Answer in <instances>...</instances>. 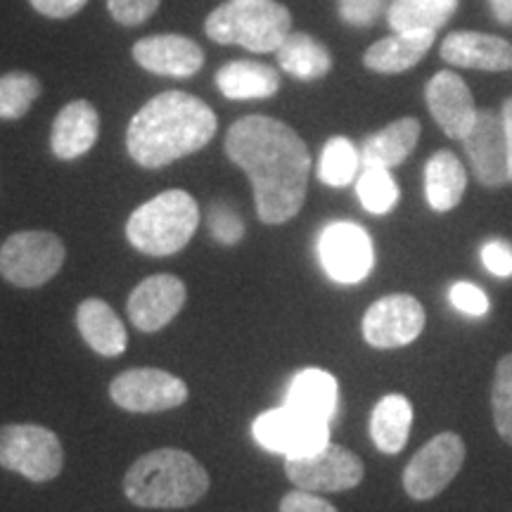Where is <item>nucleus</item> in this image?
I'll return each instance as SVG.
<instances>
[{
    "label": "nucleus",
    "mask_w": 512,
    "mask_h": 512,
    "mask_svg": "<svg viewBox=\"0 0 512 512\" xmlns=\"http://www.w3.org/2000/svg\"><path fill=\"white\" fill-rule=\"evenodd\" d=\"M188 290L176 275L162 273L145 278L128 297V318L143 332H157L181 313Z\"/></svg>",
    "instance_id": "obj_14"
},
{
    "label": "nucleus",
    "mask_w": 512,
    "mask_h": 512,
    "mask_svg": "<svg viewBox=\"0 0 512 512\" xmlns=\"http://www.w3.org/2000/svg\"><path fill=\"white\" fill-rule=\"evenodd\" d=\"M361 169V150L349 138L335 136L325 143L318 162V178L330 188L354 183Z\"/></svg>",
    "instance_id": "obj_29"
},
{
    "label": "nucleus",
    "mask_w": 512,
    "mask_h": 512,
    "mask_svg": "<svg viewBox=\"0 0 512 512\" xmlns=\"http://www.w3.org/2000/svg\"><path fill=\"white\" fill-rule=\"evenodd\" d=\"M491 406H494V422L498 434H501L505 444L512 446V354L498 361Z\"/></svg>",
    "instance_id": "obj_32"
},
{
    "label": "nucleus",
    "mask_w": 512,
    "mask_h": 512,
    "mask_svg": "<svg viewBox=\"0 0 512 512\" xmlns=\"http://www.w3.org/2000/svg\"><path fill=\"white\" fill-rule=\"evenodd\" d=\"M31 8L36 12H41L43 17L50 19H67L76 15V12L83 10V5L88 0H29Z\"/></svg>",
    "instance_id": "obj_39"
},
{
    "label": "nucleus",
    "mask_w": 512,
    "mask_h": 512,
    "mask_svg": "<svg viewBox=\"0 0 512 512\" xmlns=\"http://www.w3.org/2000/svg\"><path fill=\"white\" fill-rule=\"evenodd\" d=\"M162 0H107V10L124 27H140L155 15Z\"/></svg>",
    "instance_id": "obj_35"
},
{
    "label": "nucleus",
    "mask_w": 512,
    "mask_h": 512,
    "mask_svg": "<svg viewBox=\"0 0 512 512\" xmlns=\"http://www.w3.org/2000/svg\"><path fill=\"white\" fill-rule=\"evenodd\" d=\"M413 427V406L406 396L389 394L377 401L370 415V437L387 456H396L406 446Z\"/></svg>",
    "instance_id": "obj_26"
},
{
    "label": "nucleus",
    "mask_w": 512,
    "mask_h": 512,
    "mask_svg": "<svg viewBox=\"0 0 512 512\" xmlns=\"http://www.w3.org/2000/svg\"><path fill=\"white\" fill-rule=\"evenodd\" d=\"M200 226V207L185 190H166L140 204L126 223V238L138 252L171 256L188 245Z\"/></svg>",
    "instance_id": "obj_4"
},
{
    "label": "nucleus",
    "mask_w": 512,
    "mask_h": 512,
    "mask_svg": "<svg viewBox=\"0 0 512 512\" xmlns=\"http://www.w3.org/2000/svg\"><path fill=\"white\" fill-rule=\"evenodd\" d=\"M463 145L479 183L486 188H501L510 183L508 147H505L501 114L491 110L479 112L472 131L463 138Z\"/></svg>",
    "instance_id": "obj_15"
},
{
    "label": "nucleus",
    "mask_w": 512,
    "mask_h": 512,
    "mask_svg": "<svg viewBox=\"0 0 512 512\" xmlns=\"http://www.w3.org/2000/svg\"><path fill=\"white\" fill-rule=\"evenodd\" d=\"M491 10L501 24H512V0H489Z\"/></svg>",
    "instance_id": "obj_41"
},
{
    "label": "nucleus",
    "mask_w": 512,
    "mask_h": 512,
    "mask_svg": "<svg viewBox=\"0 0 512 512\" xmlns=\"http://www.w3.org/2000/svg\"><path fill=\"white\" fill-rule=\"evenodd\" d=\"M425 309L411 294H387L363 316V337L375 349H399L415 342L425 328Z\"/></svg>",
    "instance_id": "obj_13"
},
{
    "label": "nucleus",
    "mask_w": 512,
    "mask_h": 512,
    "mask_svg": "<svg viewBox=\"0 0 512 512\" xmlns=\"http://www.w3.org/2000/svg\"><path fill=\"white\" fill-rule=\"evenodd\" d=\"M209 491L204 465L178 448L145 453L124 477V494L138 508L178 510L202 501Z\"/></svg>",
    "instance_id": "obj_3"
},
{
    "label": "nucleus",
    "mask_w": 512,
    "mask_h": 512,
    "mask_svg": "<svg viewBox=\"0 0 512 512\" xmlns=\"http://www.w3.org/2000/svg\"><path fill=\"white\" fill-rule=\"evenodd\" d=\"M275 55H278L280 69L299 81H318L332 69L330 50L304 31H297V34L290 31Z\"/></svg>",
    "instance_id": "obj_27"
},
{
    "label": "nucleus",
    "mask_w": 512,
    "mask_h": 512,
    "mask_svg": "<svg viewBox=\"0 0 512 512\" xmlns=\"http://www.w3.org/2000/svg\"><path fill=\"white\" fill-rule=\"evenodd\" d=\"M467 188V171L460 159L448 150H439L425 166L427 204L439 214L456 209Z\"/></svg>",
    "instance_id": "obj_25"
},
{
    "label": "nucleus",
    "mask_w": 512,
    "mask_h": 512,
    "mask_svg": "<svg viewBox=\"0 0 512 512\" xmlns=\"http://www.w3.org/2000/svg\"><path fill=\"white\" fill-rule=\"evenodd\" d=\"M81 337L100 356H119L128 347V332L114 309L102 299H86L76 311Z\"/></svg>",
    "instance_id": "obj_21"
},
{
    "label": "nucleus",
    "mask_w": 512,
    "mask_h": 512,
    "mask_svg": "<svg viewBox=\"0 0 512 512\" xmlns=\"http://www.w3.org/2000/svg\"><path fill=\"white\" fill-rule=\"evenodd\" d=\"M226 155L252 181L261 221L280 226L302 211L311 155L294 128L261 114L242 117L228 128Z\"/></svg>",
    "instance_id": "obj_1"
},
{
    "label": "nucleus",
    "mask_w": 512,
    "mask_h": 512,
    "mask_svg": "<svg viewBox=\"0 0 512 512\" xmlns=\"http://www.w3.org/2000/svg\"><path fill=\"white\" fill-rule=\"evenodd\" d=\"M216 86L228 100H266L280 91V76L264 62H228L216 72Z\"/></svg>",
    "instance_id": "obj_24"
},
{
    "label": "nucleus",
    "mask_w": 512,
    "mask_h": 512,
    "mask_svg": "<svg viewBox=\"0 0 512 512\" xmlns=\"http://www.w3.org/2000/svg\"><path fill=\"white\" fill-rule=\"evenodd\" d=\"M456 10L458 0H392L387 24L392 31H437Z\"/></svg>",
    "instance_id": "obj_28"
},
{
    "label": "nucleus",
    "mask_w": 512,
    "mask_h": 512,
    "mask_svg": "<svg viewBox=\"0 0 512 512\" xmlns=\"http://www.w3.org/2000/svg\"><path fill=\"white\" fill-rule=\"evenodd\" d=\"M285 475L297 489L313 494H337L349 491L363 482L361 458L349 448L325 444L306 456H290L285 460Z\"/></svg>",
    "instance_id": "obj_8"
},
{
    "label": "nucleus",
    "mask_w": 512,
    "mask_h": 512,
    "mask_svg": "<svg viewBox=\"0 0 512 512\" xmlns=\"http://www.w3.org/2000/svg\"><path fill=\"white\" fill-rule=\"evenodd\" d=\"M420 140V121L403 117L394 124L384 126L382 131L373 133L361 145V166H375V169H389L406 162Z\"/></svg>",
    "instance_id": "obj_22"
},
{
    "label": "nucleus",
    "mask_w": 512,
    "mask_h": 512,
    "mask_svg": "<svg viewBox=\"0 0 512 512\" xmlns=\"http://www.w3.org/2000/svg\"><path fill=\"white\" fill-rule=\"evenodd\" d=\"M216 128L219 121L207 102L183 91L159 93L128 124V155L143 169H162L209 145Z\"/></svg>",
    "instance_id": "obj_2"
},
{
    "label": "nucleus",
    "mask_w": 512,
    "mask_h": 512,
    "mask_svg": "<svg viewBox=\"0 0 512 512\" xmlns=\"http://www.w3.org/2000/svg\"><path fill=\"white\" fill-rule=\"evenodd\" d=\"M437 31H392V36L373 43L363 55V64L377 74H401L415 67L430 53Z\"/></svg>",
    "instance_id": "obj_20"
},
{
    "label": "nucleus",
    "mask_w": 512,
    "mask_h": 512,
    "mask_svg": "<svg viewBox=\"0 0 512 512\" xmlns=\"http://www.w3.org/2000/svg\"><path fill=\"white\" fill-rule=\"evenodd\" d=\"M110 396L119 408L131 413H159L188 401V384L159 368H133L117 375Z\"/></svg>",
    "instance_id": "obj_12"
},
{
    "label": "nucleus",
    "mask_w": 512,
    "mask_h": 512,
    "mask_svg": "<svg viewBox=\"0 0 512 512\" xmlns=\"http://www.w3.org/2000/svg\"><path fill=\"white\" fill-rule=\"evenodd\" d=\"M337 401L339 387L335 377L325 370L306 368L294 375L290 389H287L285 406L309 415L313 420L330 422L337 413Z\"/></svg>",
    "instance_id": "obj_23"
},
{
    "label": "nucleus",
    "mask_w": 512,
    "mask_h": 512,
    "mask_svg": "<svg viewBox=\"0 0 512 512\" xmlns=\"http://www.w3.org/2000/svg\"><path fill=\"white\" fill-rule=\"evenodd\" d=\"M448 297H451V304L458 311L467 313V316H484L491 306L486 292L472 283H456L451 287V292H448Z\"/></svg>",
    "instance_id": "obj_36"
},
{
    "label": "nucleus",
    "mask_w": 512,
    "mask_h": 512,
    "mask_svg": "<svg viewBox=\"0 0 512 512\" xmlns=\"http://www.w3.org/2000/svg\"><path fill=\"white\" fill-rule=\"evenodd\" d=\"M318 256L325 273L342 285H356L375 266V249L370 235L349 221L330 223L318 238Z\"/></svg>",
    "instance_id": "obj_11"
},
{
    "label": "nucleus",
    "mask_w": 512,
    "mask_h": 512,
    "mask_svg": "<svg viewBox=\"0 0 512 512\" xmlns=\"http://www.w3.org/2000/svg\"><path fill=\"white\" fill-rule=\"evenodd\" d=\"M254 439L280 456H306L330 444V422L313 420L290 406L273 408L254 420Z\"/></svg>",
    "instance_id": "obj_10"
},
{
    "label": "nucleus",
    "mask_w": 512,
    "mask_h": 512,
    "mask_svg": "<svg viewBox=\"0 0 512 512\" xmlns=\"http://www.w3.org/2000/svg\"><path fill=\"white\" fill-rule=\"evenodd\" d=\"M482 261L494 275L508 278L512 275V247L503 240H491L482 247Z\"/></svg>",
    "instance_id": "obj_38"
},
{
    "label": "nucleus",
    "mask_w": 512,
    "mask_h": 512,
    "mask_svg": "<svg viewBox=\"0 0 512 512\" xmlns=\"http://www.w3.org/2000/svg\"><path fill=\"white\" fill-rule=\"evenodd\" d=\"M67 259L64 242L50 230H19L0 245V275L10 285L34 290L50 283Z\"/></svg>",
    "instance_id": "obj_6"
},
{
    "label": "nucleus",
    "mask_w": 512,
    "mask_h": 512,
    "mask_svg": "<svg viewBox=\"0 0 512 512\" xmlns=\"http://www.w3.org/2000/svg\"><path fill=\"white\" fill-rule=\"evenodd\" d=\"M207 221L211 235H214V240L221 242V245H238L242 235H245V223H242L240 216L230 207H226V204H211Z\"/></svg>",
    "instance_id": "obj_33"
},
{
    "label": "nucleus",
    "mask_w": 512,
    "mask_h": 512,
    "mask_svg": "<svg viewBox=\"0 0 512 512\" xmlns=\"http://www.w3.org/2000/svg\"><path fill=\"white\" fill-rule=\"evenodd\" d=\"M465 463V441L453 432L427 441L403 470V489L413 501H430L456 479Z\"/></svg>",
    "instance_id": "obj_9"
},
{
    "label": "nucleus",
    "mask_w": 512,
    "mask_h": 512,
    "mask_svg": "<svg viewBox=\"0 0 512 512\" xmlns=\"http://www.w3.org/2000/svg\"><path fill=\"white\" fill-rule=\"evenodd\" d=\"M501 119H503L505 147H508V178H510V183H512V98H508V100L503 102Z\"/></svg>",
    "instance_id": "obj_40"
},
{
    "label": "nucleus",
    "mask_w": 512,
    "mask_h": 512,
    "mask_svg": "<svg viewBox=\"0 0 512 512\" xmlns=\"http://www.w3.org/2000/svg\"><path fill=\"white\" fill-rule=\"evenodd\" d=\"M387 8V0H337V12L349 27H373Z\"/></svg>",
    "instance_id": "obj_34"
},
{
    "label": "nucleus",
    "mask_w": 512,
    "mask_h": 512,
    "mask_svg": "<svg viewBox=\"0 0 512 512\" xmlns=\"http://www.w3.org/2000/svg\"><path fill=\"white\" fill-rule=\"evenodd\" d=\"M356 195L361 200L363 209L370 214H389L396 204H399V185H396L394 176L389 169H375V166H366L356 181Z\"/></svg>",
    "instance_id": "obj_30"
},
{
    "label": "nucleus",
    "mask_w": 512,
    "mask_h": 512,
    "mask_svg": "<svg viewBox=\"0 0 512 512\" xmlns=\"http://www.w3.org/2000/svg\"><path fill=\"white\" fill-rule=\"evenodd\" d=\"M133 60L150 74L190 79L204 67V50L188 36L155 34L133 46Z\"/></svg>",
    "instance_id": "obj_17"
},
{
    "label": "nucleus",
    "mask_w": 512,
    "mask_h": 512,
    "mask_svg": "<svg viewBox=\"0 0 512 512\" xmlns=\"http://www.w3.org/2000/svg\"><path fill=\"white\" fill-rule=\"evenodd\" d=\"M100 133L98 110L88 100H74L64 105L55 117L50 147L53 155L62 162H72L86 155L95 145Z\"/></svg>",
    "instance_id": "obj_19"
},
{
    "label": "nucleus",
    "mask_w": 512,
    "mask_h": 512,
    "mask_svg": "<svg viewBox=\"0 0 512 512\" xmlns=\"http://www.w3.org/2000/svg\"><path fill=\"white\" fill-rule=\"evenodd\" d=\"M64 451L55 432L41 425L0 427V467L29 482H50L62 472Z\"/></svg>",
    "instance_id": "obj_7"
},
{
    "label": "nucleus",
    "mask_w": 512,
    "mask_h": 512,
    "mask_svg": "<svg viewBox=\"0 0 512 512\" xmlns=\"http://www.w3.org/2000/svg\"><path fill=\"white\" fill-rule=\"evenodd\" d=\"M245 3H252V0H245Z\"/></svg>",
    "instance_id": "obj_42"
},
{
    "label": "nucleus",
    "mask_w": 512,
    "mask_h": 512,
    "mask_svg": "<svg viewBox=\"0 0 512 512\" xmlns=\"http://www.w3.org/2000/svg\"><path fill=\"white\" fill-rule=\"evenodd\" d=\"M280 512H339L335 505L320 498L313 491L294 489L280 501Z\"/></svg>",
    "instance_id": "obj_37"
},
{
    "label": "nucleus",
    "mask_w": 512,
    "mask_h": 512,
    "mask_svg": "<svg viewBox=\"0 0 512 512\" xmlns=\"http://www.w3.org/2000/svg\"><path fill=\"white\" fill-rule=\"evenodd\" d=\"M425 100L430 114L448 138L463 140L477 121V107L467 83L453 72H439L427 81Z\"/></svg>",
    "instance_id": "obj_16"
},
{
    "label": "nucleus",
    "mask_w": 512,
    "mask_h": 512,
    "mask_svg": "<svg viewBox=\"0 0 512 512\" xmlns=\"http://www.w3.org/2000/svg\"><path fill=\"white\" fill-rule=\"evenodd\" d=\"M204 31L221 46H240L249 53H275L290 36L292 15L275 0H230L211 12Z\"/></svg>",
    "instance_id": "obj_5"
},
{
    "label": "nucleus",
    "mask_w": 512,
    "mask_h": 512,
    "mask_svg": "<svg viewBox=\"0 0 512 512\" xmlns=\"http://www.w3.org/2000/svg\"><path fill=\"white\" fill-rule=\"evenodd\" d=\"M41 95V81L29 72L0 76V119H22Z\"/></svg>",
    "instance_id": "obj_31"
},
{
    "label": "nucleus",
    "mask_w": 512,
    "mask_h": 512,
    "mask_svg": "<svg viewBox=\"0 0 512 512\" xmlns=\"http://www.w3.org/2000/svg\"><path fill=\"white\" fill-rule=\"evenodd\" d=\"M441 60L463 69L508 72L512 69V46L501 36L479 31H453L441 43Z\"/></svg>",
    "instance_id": "obj_18"
}]
</instances>
